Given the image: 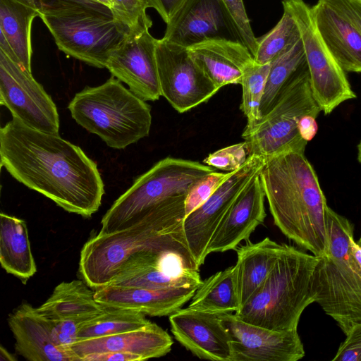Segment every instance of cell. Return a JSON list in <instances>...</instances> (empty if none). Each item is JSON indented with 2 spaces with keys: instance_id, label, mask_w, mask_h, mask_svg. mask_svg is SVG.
Returning <instances> with one entry per match:
<instances>
[{
  "instance_id": "cell-16",
  "label": "cell",
  "mask_w": 361,
  "mask_h": 361,
  "mask_svg": "<svg viewBox=\"0 0 361 361\" xmlns=\"http://www.w3.org/2000/svg\"><path fill=\"white\" fill-rule=\"evenodd\" d=\"M163 38L185 48L213 39L243 43L221 0H187L166 24Z\"/></svg>"
},
{
  "instance_id": "cell-38",
  "label": "cell",
  "mask_w": 361,
  "mask_h": 361,
  "mask_svg": "<svg viewBox=\"0 0 361 361\" xmlns=\"http://www.w3.org/2000/svg\"><path fill=\"white\" fill-rule=\"evenodd\" d=\"M45 319L49 325L51 337L54 343L59 348L72 353L69 348L78 341L79 329L85 322L75 319L61 318Z\"/></svg>"
},
{
  "instance_id": "cell-48",
  "label": "cell",
  "mask_w": 361,
  "mask_h": 361,
  "mask_svg": "<svg viewBox=\"0 0 361 361\" xmlns=\"http://www.w3.org/2000/svg\"><path fill=\"white\" fill-rule=\"evenodd\" d=\"M95 1H98L99 3H100L102 4H104V5L106 6L109 8L111 7V1H110V0H95Z\"/></svg>"
},
{
  "instance_id": "cell-17",
  "label": "cell",
  "mask_w": 361,
  "mask_h": 361,
  "mask_svg": "<svg viewBox=\"0 0 361 361\" xmlns=\"http://www.w3.org/2000/svg\"><path fill=\"white\" fill-rule=\"evenodd\" d=\"M157 41L149 30L129 35L111 52L106 64L112 76L126 83L132 92L145 102L156 101L161 96Z\"/></svg>"
},
{
  "instance_id": "cell-45",
  "label": "cell",
  "mask_w": 361,
  "mask_h": 361,
  "mask_svg": "<svg viewBox=\"0 0 361 361\" xmlns=\"http://www.w3.org/2000/svg\"><path fill=\"white\" fill-rule=\"evenodd\" d=\"M0 360L4 361H14L16 357L9 353L3 345L0 347Z\"/></svg>"
},
{
  "instance_id": "cell-2",
  "label": "cell",
  "mask_w": 361,
  "mask_h": 361,
  "mask_svg": "<svg viewBox=\"0 0 361 361\" xmlns=\"http://www.w3.org/2000/svg\"><path fill=\"white\" fill-rule=\"evenodd\" d=\"M185 197L154 205L123 228L90 238L80 251L79 262L86 283L94 290L107 285L123 264L137 253L176 252L193 259L183 231Z\"/></svg>"
},
{
  "instance_id": "cell-35",
  "label": "cell",
  "mask_w": 361,
  "mask_h": 361,
  "mask_svg": "<svg viewBox=\"0 0 361 361\" xmlns=\"http://www.w3.org/2000/svg\"><path fill=\"white\" fill-rule=\"evenodd\" d=\"M233 172L223 173L214 171L198 180L191 187L185 197V216L203 204Z\"/></svg>"
},
{
  "instance_id": "cell-34",
  "label": "cell",
  "mask_w": 361,
  "mask_h": 361,
  "mask_svg": "<svg viewBox=\"0 0 361 361\" xmlns=\"http://www.w3.org/2000/svg\"><path fill=\"white\" fill-rule=\"evenodd\" d=\"M110 10L114 18L131 34L149 30L152 21L147 14L153 8L151 0H110Z\"/></svg>"
},
{
  "instance_id": "cell-5",
  "label": "cell",
  "mask_w": 361,
  "mask_h": 361,
  "mask_svg": "<svg viewBox=\"0 0 361 361\" xmlns=\"http://www.w3.org/2000/svg\"><path fill=\"white\" fill-rule=\"evenodd\" d=\"M328 244L314 276L316 301L346 335L361 323V267L352 251L353 226L329 207Z\"/></svg>"
},
{
  "instance_id": "cell-42",
  "label": "cell",
  "mask_w": 361,
  "mask_h": 361,
  "mask_svg": "<svg viewBox=\"0 0 361 361\" xmlns=\"http://www.w3.org/2000/svg\"><path fill=\"white\" fill-rule=\"evenodd\" d=\"M187 0H151L154 8L167 24Z\"/></svg>"
},
{
  "instance_id": "cell-18",
  "label": "cell",
  "mask_w": 361,
  "mask_h": 361,
  "mask_svg": "<svg viewBox=\"0 0 361 361\" xmlns=\"http://www.w3.org/2000/svg\"><path fill=\"white\" fill-rule=\"evenodd\" d=\"M174 338L200 359L231 361L230 337L220 317L188 307L169 316Z\"/></svg>"
},
{
  "instance_id": "cell-47",
  "label": "cell",
  "mask_w": 361,
  "mask_h": 361,
  "mask_svg": "<svg viewBox=\"0 0 361 361\" xmlns=\"http://www.w3.org/2000/svg\"><path fill=\"white\" fill-rule=\"evenodd\" d=\"M29 5H31L37 9L40 8V0H21Z\"/></svg>"
},
{
  "instance_id": "cell-29",
  "label": "cell",
  "mask_w": 361,
  "mask_h": 361,
  "mask_svg": "<svg viewBox=\"0 0 361 361\" xmlns=\"http://www.w3.org/2000/svg\"><path fill=\"white\" fill-rule=\"evenodd\" d=\"M188 308L208 314H235L240 305L236 294L234 266L220 271L207 279L196 290Z\"/></svg>"
},
{
  "instance_id": "cell-25",
  "label": "cell",
  "mask_w": 361,
  "mask_h": 361,
  "mask_svg": "<svg viewBox=\"0 0 361 361\" xmlns=\"http://www.w3.org/2000/svg\"><path fill=\"white\" fill-rule=\"evenodd\" d=\"M247 243L236 250L234 265L236 294L242 307L263 285L283 248V244L267 237L257 243Z\"/></svg>"
},
{
  "instance_id": "cell-8",
  "label": "cell",
  "mask_w": 361,
  "mask_h": 361,
  "mask_svg": "<svg viewBox=\"0 0 361 361\" xmlns=\"http://www.w3.org/2000/svg\"><path fill=\"white\" fill-rule=\"evenodd\" d=\"M321 111L306 63L293 75L271 109L254 125L245 126L242 137L249 156L267 159L286 152H305L307 142L300 135L299 122L305 116L317 118Z\"/></svg>"
},
{
  "instance_id": "cell-33",
  "label": "cell",
  "mask_w": 361,
  "mask_h": 361,
  "mask_svg": "<svg viewBox=\"0 0 361 361\" xmlns=\"http://www.w3.org/2000/svg\"><path fill=\"white\" fill-rule=\"evenodd\" d=\"M270 67L271 63L259 64L254 61L243 71L240 109L247 118L246 126L254 125L261 118L259 108Z\"/></svg>"
},
{
  "instance_id": "cell-9",
  "label": "cell",
  "mask_w": 361,
  "mask_h": 361,
  "mask_svg": "<svg viewBox=\"0 0 361 361\" xmlns=\"http://www.w3.org/2000/svg\"><path fill=\"white\" fill-rule=\"evenodd\" d=\"M214 171L195 161L171 157L161 159L115 200L102 219L99 233L120 230L147 208L186 196L198 180Z\"/></svg>"
},
{
  "instance_id": "cell-50",
  "label": "cell",
  "mask_w": 361,
  "mask_h": 361,
  "mask_svg": "<svg viewBox=\"0 0 361 361\" xmlns=\"http://www.w3.org/2000/svg\"><path fill=\"white\" fill-rule=\"evenodd\" d=\"M357 244L361 247V235L359 240H357Z\"/></svg>"
},
{
  "instance_id": "cell-40",
  "label": "cell",
  "mask_w": 361,
  "mask_h": 361,
  "mask_svg": "<svg viewBox=\"0 0 361 361\" xmlns=\"http://www.w3.org/2000/svg\"><path fill=\"white\" fill-rule=\"evenodd\" d=\"M342 13L361 35V0H325Z\"/></svg>"
},
{
  "instance_id": "cell-12",
  "label": "cell",
  "mask_w": 361,
  "mask_h": 361,
  "mask_svg": "<svg viewBox=\"0 0 361 361\" xmlns=\"http://www.w3.org/2000/svg\"><path fill=\"white\" fill-rule=\"evenodd\" d=\"M156 58L161 96L178 112L207 102L219 90L188 48L161 38L157 41Z\"/></svg>"
},
{
  "instance_id": "cell-44",
  "label": "cell",
  "mask_w": 361,
  "mask_h": 361,
  "mask_svg": "<svg viewBox=\"0 0 361 361\" xmlns=\"http://www.w3.org/2000/svg\"><path fill=\"white\" fill-rule=\"evenodd\" d=\"M299 130L302 137L305 141L311 140L317 131L316 118L312 116L302 117L299 122Z\"/></svg>"
},
{
  "instance_id": "cell-30",
  "label": "cell",
  "mask_w": 361,
  "mask_h": 361,
  "mask_svg": "<svg viewBox=\"0 0 361 361\" xmlns=\"http://www.w3.org/2000/svg\"><path fill=\"white\" fill-rule=\"evenodd\" d=\"M305 64L306 59L301 38L288 51L271 63L259 108L261 118L271 109L286 84Z\"/></svg>"
},
{
  "instance_id": "cell-46",
  "label": "cell",
  "mask_w": 361,
  "mask_h": 361,
  "mask_svg": "<svg viewBox=\"0 0 361 361\" xmlns=\"http://www.w3.org/2000/svg\"><path fill=\"white\" fill-rule=\"evenodd\" d=\"M352 251L361 267V247L355 243L354 238L351 240Z\"/></svg>"
},
{
  "instance_id": "cell-21",
  "label": "cell",
  "mask_w": 361,
  "mask_h": 361,
  "mask_svg": "<svg viewBox=\"0 0 361 361\" xmlns=\"http://www.w3.org/2000/svg\"><path fill=\"white\" fill-rule=\"evenodd\" d=\"M16 351L30 361H79L54 342L47 321L28 303H23L8 318Z\"/></svg>"
},
{
  "instance_id": "cell-24",
  "label": "cell",
  "mask_w": 361,
  "mask_h": 361,
  "mask_svg": "<svg viewBox=\"0 0 361 361\" xmlns=\"http://www.w3.org/2000/svg\"><path fill=\"white\" fill-rule=\"evenodd\" d=\"M193 60L219 88L241 83L243 71L254 61L241 42L227 39L205 41L188 48Z\"/></svg>"
},
{
  "instance_id": "cell-26",
  "label": "cell",
  "mask_w": 361,
  "mask_h": 361,
  "mask_svg": "<svg viewBox=\"0 0 361 361\" xmlns=\"http://www.w3.org/2000/svg\"><path fill=\"white\" fill-rule=\"evenodd\" d=\"M90 288L80 280L61 282L50 297L36 307L37 311L47 319L61 318L85 322L107 308L96 300L94 291Z\"/></svg>"
},
{
  "instance_id": "cell-23",
  "label": "cell",
  "mask_w": 361,
  "mask_h": 361,
  "mask_svg": "<svg viewBox=\"0 0 361 361\" xmlns=\"http://www.w3.org/2000/svg\"><path fill=\"white\" fill-rule=\"evenodd\" d=\"M317 32L344 71L361 73V35L351 22L325 0L312 7Z\"/></svg>"
},
{
  "instance_id": "cell-11",
  "label": "cell",
  "mask_w": 361,
  "mask_h": 361,
  "mask_svg": "<svg viewBox=\"0 0 361 361\" xmlns=\"http://www.w3.org/2000/svg\"><path fill=\"white\" fill-rule=\"evenodd\" d=\"M0 104L13 118L44 133L59 134L60 121L51 97L27 71L0 50Z\"/></svg>"
},
{
  "instance_id": "cell-32",
  "label": "cell",
  "mask_w": 361,
  "mask_h": 361,
  "mask_svg": "<svg viewBox=\"0 0 361 361\" xmlns=\"http://www.w3.org/2000/svg\"><path fill=\"white\" fill-rule=\"evenodd\" d=\"M298 25L288 10L283 13L278 23L259 39L254 61L259 64L271 63L288 51L300 39Z\"/></svg>"
},
{
  "instance_id": "cell-3",
  "label": "cell",
  "mask_w": 361,
  "mask_h": 361,
  "mask_svg": "<svg viewBox=\"0 0 361 361\" xmlns=\"http://www.w3.org/2000/svg\"><path fill=\"white\" fill-rule=\"evenodd\" d=\"M259 177L274 224L300 247L317 256L324 255L329 206L305 152H286L267 158Z\"/></svg>"
},
{
  "instance_id": "cell-7",
  "label": "cell",
  "mask_w": 361,
  "mask_h": 361,
  "mask_svg": "<svg viewBox=\"0 0 361 361\" xmlns=\"http://www.w3.org/2000/svg\"><path fill=\"white\" fill-rule=\"evenodd\" d=\"M38 17L61 51L99 68L130 35L111 15L79 6H42Z\"/></svg>"
},
{
  "instance_id": "cell-22",
  "label": "cell",
  "mask_w": 361,
  "mask_h": 361,
  "mask_svg": "<svg viewBox=\"0 0 361 361\" xmlns=\"http://www.w3.org/2000/svg\"><path fill=\"white\" fill-rule=\"evenodd\" d=\"M170 335L157 324L114 335L80 339L69 350L79 361L85 355L110 351L129 352L141 356L143 360L162 357L173 345Z\"/></svg>"
},
{
  "instance_id": "cell-6",
  "label": "cell",
  "mask_w": 361,
  "mask_h": 361,
  "mask_svg": "<svg viewBox=\"0 0 361 361\" xmlns=\"http://www.w3.org/2000/svg\"><path fill=\"white\" fill-rule=\"evenodd\" d=\"M68 108L77 123L114 149H124L149 134L150 106L114 76L76 93Z\"/></svg>"
},
{
  "instance_id": "cell-20",
  "label": "cell",
  "mask_w": 361,
  "mask_h": 361,
  "mask_svg": "<svg viewBox=\"0 0 361 361\" xmlns=\"http://www.w3.org/2000/svg\"><path fill=\"white\" fill-rule=\"evenodd\" d=\"M200 286L146 288L106 285L96 289L94 297L106 306L129 309L151 317H164L181 309Z\"/></svg>"
},
{
  "instance_id": "cell-43",
  "label": "cell",
  "mask_w": 361,
  "mask_h": 361,
  "mask_svg": "<svg viewBox=\"0 0 361 361\" xmlns=\"http://www.w3.org/2000/svg\"><path fill=\"white\" fill-rule=\"evenodd\" d=\"M51 4H67L79 6L112 16L111 10L109 7L99 3L95 0H40V8L42 6Z\"/></svg>"
},
{
  "instance_id": "cell-36",
  "label": "cell",
  "mask_w": 361,
  "mask_h": 361,
  "mask_svg": "<svg viewBox=\"0 0 361 361\" xmlns=\"http://www.w3.org/2000/svg\"><path fill=\"white\" fill-rule=\"evenodd\" d=\"M248 149L246 142H242L218 149L209 154L203 163L225 171H234L246 161Z\"/></svg>"
},
{
  "instance_id": "cell-1",
  "label": "cell",
  "mask_w": 361,
  "mask_h": 361,
  "mask_svg": "<svg viewBox=\"0 0 361 361\" xmlns=\"http://www.w3.org/2000/svg\"><path fill=\"white\" fill-rule=\"evenodd\" d=\"M1 166L68 212L85 218L99 209L104 185L97 164L59 134L13 118L0 129Z\"/></svg>"
},
{
  "instance_id": "cell-49",
  "label": "cell",
  "mask_w": 361,
  "mask_h": 361,
  "mask_svg": "<svg viewBox=\"0 0 361 361\" xmlns=\"http://www.w3.org/2000/svg\"><path fill=\"white\" fill-rule=\"evenodd\" d=\"M358 160L361 163V142L358 145Z\"/></svg>"
},
{
  "instance_id": "cell-14",
  "label": "cell",
  "mask_w": 361,
  "mask_h": 361,
  "mask_svg": "<svg viewBox=\"0 0 361 361\" xmlns=\"http://www.w3.org/2000/svg\"><path fill=\"white\" fill-rule=\"evenodd\" d=\"M231 341V361H297L305 355L298 329L274 331L245 322L235 314L219 315Z\"/></svg>"
},
{
  "instance_id": "cell-39",
  "label": "cell",
  "mask_w": 361,
  "mask_h": 361,
  "mask_svg": "<svg viewBox=\"0 0 361 361\" xmlns=\"http://www.w3.org/2000/svg\"><path fill=\"white\" fill-rule=\"evenodd\" d=\"M340 345L334 361H361V323L354 325Z\"/></svg>"
},
{
  "instance_id": "cell-4",
  "label": "cell",
  "mask_w": 361,
  "mask_h": 361,
  "mask_svg": "<svg viewBox=\"0 0 361 361\" xmlns=\"http://www.w3.org/2000/svg\"><path fill=\"white\" fill-rule=\"evenodd\" d=\"M318 259L317 255L283 244L266 281L235 316L274 331L298 329L302 313L316 301L314 276Z\"/></svg>"
},
{
  "instance_id": "cell-13",
  "label": "cell",
  "mask_w": 361,
  "mask_h": 361,
  "mask_svg": "<svg viewBox=\"0 0 361 361\" xmlns=\"http://www.w3.org/2000/svg\"><path fill=\"white\" fill-rule=\"evenodd\" d=\"M266 161L262 156L250 155L203 204L185 217V240L199 268L209 255L208 245L221 220L242 190L262 171Z\"/></svg>"
},
{
  "instance_id": "cell-37",
  "label": "cell",
  "mask_w": 361,
  "mask_h": 361,
  "mask_svg": "<svg viewBox=\"0 0 361 361\" xmlns=\"http://www.w3.org/2000/svg\"><path fill=\"white\" fill-rule=\"evenodd\" d=\"M233 21L243 44L249 49L253 58L257 48V38L252 31L243 0H221Z\"/></svg>"
},
{
  "instance_id": "cell-41",
  "label": "cell",
  "mask_w": 361,
  "mask_h": 361,
  "mask_svg": "<svg viewBox=\"0 0 361 361\" xmlns=\"http://www.w3.org/2000/svg\"><path fill=\"white\" fill-rule=\"evenodd\" d=\"M82 361H142L143 358L129 352L110 351L94 353L85 355Z\"/></svg>"
},
{
  "instance_id": "cell-27",
  "label": "cell",
  "mask_w": 361,
  "mask_h": 361,
  "mask_svg": "<svg viewBox=\"0 0 361 361\" xmlns=\"http://www.w3.org/2000/svg\"><path fill=\"white\" fill-rule=\"evenodd\" d=\"M0 263L7 273L23 283L37 271L25 221L3 212L0 214Z\"/></svg>"
},
{
  "instance_id": "cell-15",
  "label": "cell",
  "mask_w": 361,
  "mask_h": 361,
  "mask_svg": "<svg viewBox=\"0 0 361 361\" xmlns=\"http://www.w3.org/2000/svg\"><path fill=\"white\" fill-rule=\"evenodd\" d=\"M202 283L192 259L176 252H142L130 256L107 285L164 288Z\"/></svg>"
},
{
  "instance_id": "cell-19",
  "label": "cell",
  "mask_w": 361,
  "mask_h": 361,
  "mask_svg": "<svg viewBox=\"0 0 361 361\" xmlns=\"http://www.w3.org/2000/svg\"><path fill=\"white\" fill-rule=\"evenodd\" d=\"M259 173L242 190L221 220L208 245V254L235 250L264 222L266 196Z\"/></svg>"
},
{
  "instance_id": "cell-28",
  "label": "cell",
  "mask_w": 361,
  "mask_h": 361,
  "mask_svg": "<svg viewBox=\"0 0 361 361\" xmlns=\"http://www.w3.org/2000/svg\"><path fill=\"white\" fill-rule=\"evenodd\" d=\"M39 9L21 0H0V35H3L15 61L31 72V28Z\"/></svg>"
},
{
  "instance_id": "cell-10",
  "label": "cell",
  "mask_w": 361,
  "mask_h": 361,
  "mask_svg": "<svg viewBox=\"0 0 361 361\" xmlns=\"http://www.w3.org/2000/svg\"><path fill=\"white\" fill-rule=\"evenodd\" d=\"M300 30L313 96L325 114L356 97L345 71L329 52L316 28L312 7L303 0H283Z\"/></svg>"
},
{
  "instance_id": "cell-31",
  "label": "cell",
  "mask_w": 361,
  "mask_h": 361,
  "mask_svg": "<svg viewBox=\"0 0 361 361\" xmlns=\"http://www.w3.org/2000/svg\"><path fill=\"white\" fill-rule=\"evenodd\" d=\"M150 323L146 315L141 312L107 306L104 312L82 324L78 331V340L133 331Z\"/></svg>"
}]
</instances>
